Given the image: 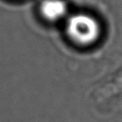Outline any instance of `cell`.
I'll return each instance as SVG.
<instances>
[{"label": "cell", "instance_id": "cell-2", "mask_svg": "<svg viewBox=\"0 0 122 122\" xmlns=\"http://www.w3.org/2000/svg\"><path fill=\"white\" fill-rule=\"evenodd\" d=\"M40 11L47 20L56 22L66 16L68 6L65 0H44L41 3Z\"/></svg>", "mask_w": 122, "mask_h": 122}, {"label": "cell", "instance_id": "cell-1", "mask_svg": "<svg viewBox=\"0 0 122 122\" xmlns=\"http://www.w3.org/2000/svg\"><path fill=\"white\" fill-rule=\"evenodd\" d=\"M66 32L69 37L75 43L89 45L98 40L101 28L98 21L92 16L85 14H76L67 19Z\"/></svg>", "mask_w": 122, "mask_h": 122}]
</instances>
